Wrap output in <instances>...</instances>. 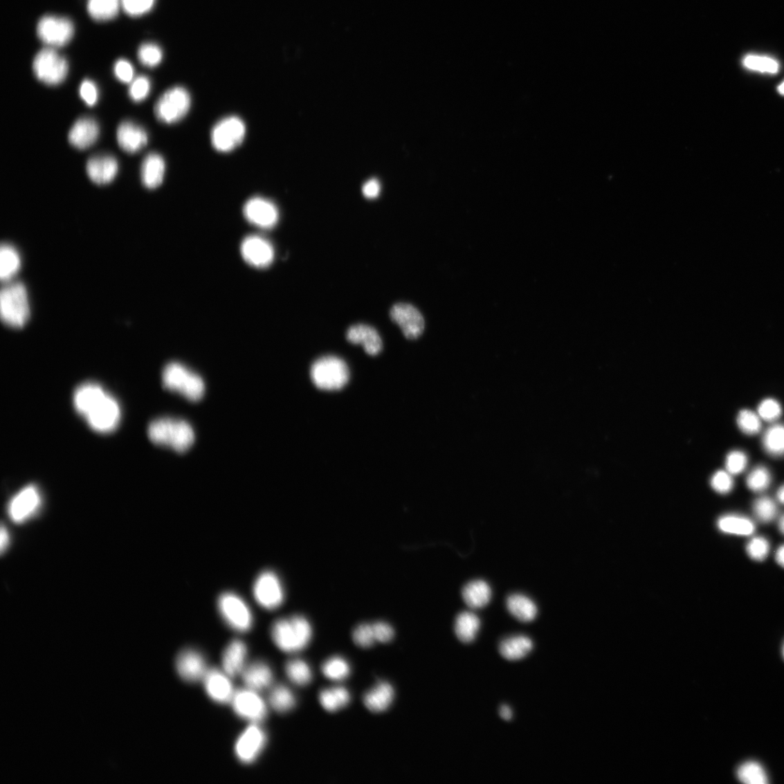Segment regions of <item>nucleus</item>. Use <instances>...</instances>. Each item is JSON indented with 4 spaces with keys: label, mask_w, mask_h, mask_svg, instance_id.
Here are the masks:
<instances>
[{
    "label": "nucleus",
    "mask_w": 784,
    "mask_h": 784,
    "mask_svg": "<svg viewBox=\"0 0 784 784\" xmlns=\"http://www.w3.org/2000/svg\"><path fill=\"white\" fill-rule=\"evenodd\" d=\"M114 73L116 78L122 82L129 83L134 78L135 70L132 65L125 59H120L114 65Z\"/></svg>",
    "instance_id": "obj_55"
},
{
    "label": "nucleus",
    "mask_w": 784,
    "mask_h": 784,
    "mask_svg": "<svg viewBox=\"0 0 784 784\" xmlns=\"http://www.w3.org/2000/svg\"><path fill=\"white\" fill-rule=\"evenodd\" d=\"M33 70L37 78L42 82L55 86L62 83L68 75L69 65L65 57L53 48H46L36 55Z\"/></svg>",
    "instance_id": "obj_8"
},
{
    "label": "nucleus",
    "mask_w": 784,
    "mask_h": 784,
    "mask_svg": "<svg viewBox=\"0 0 784 784\" xmlns=\"http://www.w3.org/2000/svg\"><path fill=\"white\" fill-rule=\"evenodd\" d=\"M374 626L376 634L377 642L388 643L393 639L394 631L390 625L386 623L379 622L374 623Z\"/></svg>",
    "instance_id": "obj_56"
},
{
    "label": "nucleus",
    "mask_w": 784,
    "mask_h": 784,
    "mask_svg": "<svg viewBox=\"0 0 784 784\" xmlns=\"http://www.w3.org/2000/svg\"><path fill=\"white\" fill-rule=\"evenodd\" d=\"M323 675L332 682H343L351 673L349 664L343 657H334L325 661L322 665Z\"/></svg>",
    "instance_id": "obj_41"
},
{
    "label": "nucleus",
    "mask_w": 784,
    "mask_h": 784,
    "mask_svg": "<svg viewBox=\"0 0 784 784\" xmlns=\"http://www.w3.org/2000/svg\"><path fill=\"white\" fill-rule=\"evenodd\" d=\"M390 316L408 338H417L424 330L425 322L421 313L410 304H394L390 310Z\"/></svg>",
    "instance_id": "obj_18"
},
{
    "label": "nucleus",
    "mask_w": 784,
    "mask_h": 784,
    "mask_svg": "<svg viewBox=\"0 0 784 784\" xmlns=\"http://www.w3.org/2000/svg\"><path fill=\"white\" fill-rule=\"evenodd\" d=\"M165 170V161L161 155L156 153L147 155L141 167L143 185L151 190L159 187L164 181Z\"/></svg>",
    "instance_id": "obj_27"
},
{
    "label": "nucleus",
    "mask_w": 784,
    "mask_h": 784,
    "mask_svg": "<svg viewBox=\"0 0 784 784\" xmlns=\"http://www.w3.org/2000/svg\"><path fill=\"white\" fill-rule=\"evenodd\" d=\"M21 258L18 250L12 246L3 244L0 250V277L6 283L16 275L21 268Z\"/></svg>",
    "instance_id": "obj_35"
},
{
    "label": "nucleus",
    "mask_w": 784,
    "mask_h": 784,
    "mask_svg": "<svg viewBox=\"0 0 784 784\" xmlns=\"http://www.w3.org/2000/svg\"><path fill=\"white\" fill-rule=\"evenodd\" d=\"M224 671L217 669L207 671L202 682L208 696L219 704L230 703L235 691L231 679Z\"/></svg>",
    "instance_id": "obj_19"
},
{
    "label": "nucleus",
    "mask_w": 784,
    "mask_h": 784,
    "mask_svg": "<svg viewBox=\"0 0 784 784\" xmlns=\"http://www.w3.org/2000/svg\"><path fill=\"white\" fill-rule=\"evenodd\" d=\"M117 141L124 152L134 154L144 149L149 141V137L140 126L130 121H125L118 127Z\"/></svg>",
    "instance_id": "obj_22"
},
{
    "label": "nucleus",
    "mask_w": 784,
    "mask_h": 784,
    "mask_svg": "<svg viewBox=\"0 0 784 784\" xmlns=\"http://www.w3.org/2000/svg\"><path fill=\"white\" fill-rule=\"evenodd\" d=\"M746 482L750 491L754 493H762L767 490L771 484V473L765 466H757L749 473Z\"/></svg>",
    "instance_id": "obj_44"
},
{
    "label": "nucleus",
    "mask_w": 784,
    "mask_h": 784,
    "mask_svg": "<svg viewBox=\"0 0 784 784\" xmlns=\"http://www.w3.org/2000/svg\"><path fill=\"white\" fill-rule=\"evenodd\" d=\"M41 502V494L35 485L25 486L9 502L8 511L10 519L16 523L26 522L38 511Z\"/></svg>",
    "instance_id": "obj_15"
},
{
    "label": "nucleus",
    "mask_w": 784,
    "mask_h": 784,
    "mask_svg": "<svg viewBox=\"0 0 784 784\" xmlns=\"http://www.w3.org/2000/svg\"><path fill=\"white\" fill-rule=\"evenodd\" d=\"M272 639L282 652L298 653L306 648L313 638L309 621L300 615L279 619L271 628Z\"/></svg>",
    "instance_id": "obj_2"
},
{
    "label": "nucleus",
    "mask_w": 784,
    "mask_h": 784,
    "mask_svg": "<svg viewBox=\"0 0 784 784\" xmlns=\"http://www.w3.org/2000/svg\"><path fill=\"white\" fill-rule=\"evenodd\" d=\"M394 698L393 687L387 682H381L365 693L363 703L370 711L379 713L386 711L392 704Z\"/></svg>",
    "instance_id": "obj_28"
},
{
    "label": "nucleus",
    "mask_w": 784,
    "mask_h": 784,
    "mask_svg": "<svg viewBox=\"0 0 784 784\" xmlns=\"http://www.w3.org/2000/svg\"><path fill=\"white\" fill-rule=\"evenodd\" d=\"M310 378L315 386L322 390L343 389L349 379L347 363L336 356H324L317 360L310 368Z\"/></svg>",
    "instance_id": "obj_6"
},
{
    "label": "nucleus",
    "mask_w": 784,
    "mask_h": 784,
    "mask_svg": "<svg viewBox=\"0 0 784 784\" xmlns=\"http://www.w3.org/2000/svg\"><path fill=\"white\" fill-rule=\"evenodd\" d=\"M350 700L349 691L342 686L324 689L319 694L320 705L329 713H336L345 708L349 704Z\"/></svg>",
    "instance_id": "obj_34"
},
{
    "label": "nucleus",
    "mask_w": 784,
    "mask_h": 784,
    "mask_svg": "<svg viewBox=\"0 0 784 784\" xmlns=\"http://www.w3.org/2000/svg\"><path fill=\"white\" fill-rule=\"evenodd\" d=\"M753 512L760 522L770 523L778 515L777 504L771 498L763 496L754 502Z\"/></svg>",
    "instance_id": "obj_42"
},
{
    "label": "nucleus",
    "mask_w": 784,
    "mask_h": 784,
    "mask_svg": "<svg viewBox=\"0 0 784 784\" xmlns=\"http://www.w3.org/2000/svg\"><path fill=\"white\" fill-rule=\"evenodd\" d=\"M348 341L354 345H361L365 352L370 355H376L383 348L382 340L377 331L370 325L357 324L352 325L347 332Z\"/></svg>",
    "instance_id": "obj_24"
},
{
    "label": "nucleus",
    "mask_w": 784,
    "mask_h": 784,
    "mask_svg": "<svg viewBox=\"0 0 784 784\" xmlns=\"http://www.w3.org/2000/svg\"><path fill=\"white\" fill-rule=\"evenodd\" d=\"M75 27L71 20L57 16L42 17L37 25L39 39L50 48L66 46L73 36Z\"/></svg>",
    "instance_id": "obj_12"
},
{
    "label": "nucleus",
    "mask_w": 784,
    "mask_h": 784,
    "mask_svg": "<svg viewBox=\"0 0 784 784\" xmlns=\"http://www.w3.org/2000/svg\"><path fill=\"white\" fill-rule=\"evenodd\" d=\"M778 526L781 534L784 536V514L781 516L778 520Z\"/></svg>",
    "instance_id": "obj_62"
},
{
    "label": "nucleus",
    "mask_w": 784,
    "mask_h": 784,
    "mask_svg": "<svg viewBox=\"0 0 784 784\" xmlns=\"http://www.w3.org/2000/svg\"><path fill=\"white\" fill-rule=\"evenodd\" d=\"M163 385L167 390L179 393L190 401H199L205 392L201 376L179 363H171L162 372Z\"/></svg>",
    "instance_id": "obj_5"
},
{
    "label": "nucleus",
    "mask_w": 784,
    "mask_h": 784,
    "mask_svg": "<svg viewBox=\"0 0 784 784\" xmlns=\"http://www.w3.org/2000/svg\"><path fill=\"white\" fill-rule=\"evenodd\" d=\"M771 545L764 537L757 536L751 538L746 546V551L752 560L763 561L770 553Z\"/></svg>",
    "instance_id": "obj_47"
},
{
    "label": "nucleus",
    "mask_w": 784,
    "mask_h": 784,
    "mask_svg": "<svg viewBox=\"0 0 784 784\" xmlns=\"http://www.w3.org/2000/svg\"><path fill=\"white\" fill-rule=\"evenodd\" d=\"M500 716L504 720H511L513 718V712L511 709L507 705L502 706L500 709Z\"/></svg>",
    "instance_id": "obj_59"
},
{
    "label": "nucleus",
    "mask_w": 784,
    "mask_h": 784,
    "mask_svg": "<svg viewBox=\"0 0 784 784\" xmlns=\"http://www.w3.org/2000/svg\"><path fill=\"white\" fill-rule=\"evenodd\" d=\"M247 655L248 648L245 643L240 640L231 641L221 657L224 671L232 678L241 675L246 666Z\"/></svg>",
    "instance_id": "obj_26"
},
{
    "label": "nucleus",
    "mask_w": 784,
    "mask_h": 784,
    "mask_svg": "<svg viewBox=\"0 0 784 784\" xmlns=\"http://www.w3.org/2000/svg\"><path fill=\"white\" fill-rule=\"evenodd\" d=\"M244 215L250 224L262 229L273 228L279 218L277 206L262 197L249 199L244 205Z\"/></svg>",
    "instance_id": "obj_17"
},
{
    "label": "nucleus",
    "mask_w": 784,
    "mask_h": 784,
    "mask_svg": "<svg viewBox=\"0 0 784 784\" xmlns=\"http://www.w3.org/2000/svg\"><path fill=\"white\" fill-rule=\"evenodd\" d=\"M259 692L248 688L235 691L231 700L234 712L251 724H259L268 716V706Z\"/></svg>",
    "instance_id": "obj_11"
},
{
    "label": "nucleus",
    "mask_w": 784,
    "mask_h": 784,
    "mask_svg": "<svg viewBox=\"0 0 784 784\" xmlns=\"http://www.w3.org/2000/svg\"><path fill=\"white\" fill-rule=\"evenodd\" d=\"M121 0H88L87 9L91 17L98 21H106L116 17Z\"/></svg>",
    "instance_id": "obj_36"
},
{
    "label": "nucleus",
    "mask_w": 784,
    "mask_h": 784,
    "mask_svg": "<svg viewBox=\"0 0 784 784\" xmlns=\"http://www.w3.org/2000/svg\"><path fill=\"white\" fill-rule=\"evenodd\" d=\"M99 132V126L93 118H82L71 127L69 140L76 149L84 150L97 141Z\"/></svg>",
    "instance_id": "obj_23"
},
{
    "label": "nucleus",
    "mask_w": 784,
    "mask_h": 784,
    "mask_svg": "<svg viewBox=\"0 0 784 784\" xmlns=\"http://www.w3.org/2000/svg\"><path fill=\"white\" fill-rule=\"evenodd\" d=\"M748 464V457L741 450H733L727 457L726 468L731 475H736L743 472Z\"/></svg>",
    "instance_id": "obj_51"
},
{
    "label": "nucleus",
    "mask_w": 784,
    "mask_h": 784,
    "mask_svg": "<svg viewBox=\"0 0 784 784\" xmlns=\"http://www.w3.org/2000/svg\"><path fill=\"white\" fill-rule=\"evenodd\" d=\"M190 106L191 98L186 89L174 86L159 98L154 112L159 122L171 125L183 120Z\"/></svg>",
    "instance_id": "obj_7"
},
{
    "label": "nucleus",
    "mask_w": 784,
    "mask_h": 784,
    "mask_svg": "<svg viewBox=\"0 0 784 784\" xmlns=\"http://www.w3.org/2000/svg\"><path fill=\"white\" fill-rule=\"evenodd\" d=\"M176 670L180 677L188 683L202 680L208 671L204 657L194 649H185L177 656Z\"/></svg>",
    "instance_id": "obj_20"
},
{
    "label": "nucleus",
    "mask_w": 784,
    "mask_h": 784,
    "mask_svg": "<svg viewBox=\"0 0 784 784\" xmlns=\"http://www.w3.org/2000/svg\"><path fill=\"white\" fill-rule=\"evenodd\" d=\"M0 313L3 322L13 329H21L30 315L26 287L21 283L6 285L0 294Z\"/></svg>",
    "instance_id": "obj_4"
},
{
    "label": "nucleus",
    "mask_w": 784,
    "mask_h": 784,
    "mask_svg": "<svg viewBox=\"0 0 784 784\" xmlns=\"http://www.w3.org/2000/svg\"><path fill=\"white\" fill-rule=\"evenodd\" d=\"M745 68L761 73H776L779 71V64L775 59L763 55H748L743 59Z\"/></svg>",
    "instance_id": "obj_43"
},
{
    "label": "nucleus",
    "mask_w": 784,
    "mask_h": 784,
    "mask_svg": "<svg viewBox=\"0 0 784 784\" xmlns=\"http://www.w3.org/2000/svg\"><path fill=\"white\" fill-rule=\"evenodd\" d=\"M80 95L87 106H95L98 100V90L96 84L89 80L83 81L80 87Z\"/></svg>",
    "instance_id": "obj_54"
},
{
    "label": "nucleus",
    "mask_w": 784,
    "mask_h": 784,
    "mask_svg": "<svg viewBox=\"0 0 784 784\" xmlns=\"http://www.w3.org/2000/svg\"><path fill=\"white\" fill-rule=\"evenodd\" d=\"M480 626L477 615L471 612H463L456 617L455 632L458 640L464 644H470L475 640Z\"/></svg>",
    "instance_id": "obj_33"
},
{
    "label": "nucleus",
    "mask_w": 784,
    "mask_h": 784,
    "mask_svg": "<svg viewBox=\"0 0 784 784\" xmlns=\"http://www.w3.org/2000/svg\"><path fill=\"white\" fill-rule=\"evenodd\" d=\"M286 674L293 684L305 686L312 682L313 675L311 668L304 660L294 659L289 661L285 667Z\"/></svg>",
    "instance_id": "obj_38"
},
{
    "label": "nucleus",
    "mask_w": 784,
    "mask_h": 784,
    "mask_svg": "<svg viewBox=\"0 0 784 784\" xmlns=\"http://www.w3.org/2000/svg\"><path fill=\"white\" fill-rule=\"evenodd\" d=\"M507 605L511 614L522 623H531L538 615L536 604L523 594H515L509 596Z\"/></svg>",
    "instance_id": "obj_31"
},
{
    "label": "nucleus",
    "mask_w": 784,
    "mask_h": 784,
    "mask_svg": "<svg viewBox=\"0 0 784 784\" xmlns=\"http://www.w3.org/2000/svg\"><path fill=\"white\" fill-rule=\"evenodd\" d=\"M778 91L782 95H784V82L778 87Z\"/></svg>",
    "instance_id": "obj_63"
},
{
    "label": "nucleus",
    "mask_w": 784,
    "mask_h": 784,
    "mask_svg": "<svg viewBox=\"0 0 784 784\" xmlns=\"http://www.w3.org/2000/svg\"><path fill=\"white\" fill-rule=\"evenodd\" d=\"M147 436L156 446L167 447L177 453H185L195 441L193 428L185 421L162 418L152 421Z\"/></svg>",
    "instance_id": "obj_3"
},
{
    "label": "nucleus",
    "mask_w": 784,
    "mask_h": 784,
    "mask_svg": "<svg viewBox=\"0 0 784 784\" xmlns=\"http://www.w3.org/2000/svg\"><path fill=\"white\" fill-rule=\"evenodd\" d=\"M737 423L739 428L748 435H756L761 430L760 417L749 410H743L738 413Z\"/></svg>",
    "instance_id": "obj_45"
},
{
    "label": "nucleus",
    "mask_w": 784,
    "mask_h": 784,
    "mask_svg": "<svg viewBox=\"0 0 784 784\" xmlns=\"http://www.w3.org/2000/svg\"><path fill=\"white\" fill-rule=\"evenodd\" d=\"M775 558L777 564L784 568V544L781 545L776 551Z\"/></svg>",
    "instance_id": "obj_60"
},
{
    "label": "nucleus",
    "mask_w": 784,
    "mask_h": 784,
    "mask_svg": "<svg viewBox=\"0 0 784 784\" xmlns=\"http://www.w3.org/2000/svg\"><path fill=\"white\" fill-rule=\"evenodd\" d=\"M462 596L464 602L471 610L485 608L492 598V590L489 585L484 581H473L463 588Z\"/></svg>",
    "instance_id": "obj_29"
},
{
    "label": "nucleus",
    "mask_w": 784,
    "mask_h": 784,
    "mask_svg": "<svg viewBox=\"0 0 784 784\" xmlns=\"http://www.w3.org/2000/svg\"><path fill=\"white\" fill-rule=\"evenodd\" d=\"M246 126L238 116H231L218 122L211 131V141L215 149L228 153L233 151L244 141Z\"/></svg>",
    "instance_id": "obj_10"
},
{
    "label": "nucleus",
    "mask_w": 784,
    "mask_h": 784,
    "mask_svg": "<svg viewBox=\"0 0 784 784\" xmlns=\"http://www.w3.org/2000/svg\"><path fill=\"white\" fill-rule=\"evenodd\" d=\"M363 193L366 198H376L380 193V185L375 180L368 181L363 188Z\"/></svg>",
    "instance_id": "obj_57"
},
{
    "label": "nucleus",
    "mask_w": 784,
    "mask_h": 784,
    "mask_svg": "<svg viewBox=\"0 0 784 784\" xmlns=\"http://www.w3.org/2000/svg\"><path fill=\"white\" fill-rule=\"evenodd\" d=\"M0 539H1V541H0V545H0L1 546V552L4 553V551L7 549V547L8 546L10 539L8 530L3 525L1 527V536H0Z\"/></svg>",
    "instance_id": "obj_58"
},
{
    "label": "nucleus",
    "mask_w": 784,
    "mask_h": 784,
    "mask_svg": "<svg viewBox=\"0 0 784 784\" xmlns=\"http://www.w3.org/2000/svg\"><path fill=\"white\" fill-rule=\"evenodd\" d=\"M138 58L143 66L154 68L161 62L163 53L157 44L154 43H145L142 44L139 48Z\"/></svg>",
    "instance_id": "obj_46"
},
{
    "label": "nucleus",
    "mask_w": 784,
    "mask_h": 784,
    "mask_svg": "<svg viewBox=\"0 0 784 784\" xmlns=\"http://www.w3.org/2000/svg\"><path fill=\"white\" fill-rule=\"evenodd\" d=\"M534 649V643L525 635L511 636L501 641L499 646L500 655L509 661L521 660Z\"/></svg>",
    "instance_id": "obj_30"
},
{
    "label": "nucleus",
    "mask_w": 784,
    "mask_h": 784,
    "mask_svg": "<svg viewBox=\"0 0 784 784\" xmlns=\"http://www.w3.org/2000/svg\"><path fill=\"white\" fill-rule=\"evenodd\" d=\"M151 88V82L149 78L145 76L138 77L131 82L129 95L133 101L140 102L149 96Z\"/></svg>",
    "instance_id": "obj_49"
},
{
    "label": "nucleus",
    "mask_w": 784,
    "mask_h": 784,
    "mask_svg": "<svg viewBox=\"0 0 784 784\" xmlns=\"http://www.w3.org/2000/svg\"><path fill=\"white\" fill-rule=\"evenodd\" d=\"M73 403L77 412L95 432L109 434L120 423V403L98 383H82L73 394Z\"/></svg>",
    "instance_id": "obj_1"
},
{
    "label": "nucleus",
    "mask_w": 784,
    "mask_h": 784,
    "mask_svg": "<svg viewBox=\"0 0 784 784\" xmlns=\"http://www.w3.org/2000/svg\"><path fill=\"white\" fill-rule=\"evenodd\" d=\"M118 165L116 158L111 155L95 156L88 160L86 172L90 179L99 185L111 183L118 173Z\"/></svg>",
    "instance_id": "obj_21"
},
{
    "label": "nucleus",
    "mask_w": 784,
    "mask_h": 784,
    "mask_svg": "<svg viewBox=\"0 0 784 784\" xmlns=\"http://www.w3.org/2000/svg\"><path fill=\"white\" fill-rule=\"evenodd\" d=\"M253 594L257 602L265 610H274L283 603L284 591L278 576L271 571L261 573L255 583Z\"/></svg>",
    "instance_id": "obj_13"
},
{
    "label": "nucleus",
    "mask_w": 784,
    "mask_h": 784,
    "mask_svg": "<svg viewBox=\"0 0 784 784\" xmlns=\"http://www.w3.org/2000/svg\"><path fill=\"white\" fill-rule=\"evenodd\" d=\"M718 527L724 534L738 536H749L756 531V525L749 518L738 514H728L720 517Z\"/></svg>",
    "instance_id": "obj_32"
},
{
    "label": "nucleus",
    "mask_w": 784,
    "mask_h": 784,
    "mask_svg": "<svg viewBox=\"0 0 784 784\" xmlns=\"http://www.w3.org/2000/svg\"><path fill=\"white\" fill-rule=\"evenodd\" d=\"M776 496L781 504L784 505V485L779 488Z\"/></svg>",
    "instance_id": "obj_61"
},
{
    "label": "nucleus",
    "mask_w": 784,
    "mask_h": 784,
    "mask_svg": "<svg viewBox=\"0 0 784 784\" xmlns=\"http://www.w3.org/2000/svg\"><path fill=\"white\" fill-rule=\"evenodd\" d=\"M241 253L246 263L257 268L268 267L275 256L272 244L258 235H248L244 239Z\"/></svg>",
    "instance_id": "obj_16"
},
{
    "label": "nucleus",
    "mask_w": 784,
    "mask_h": 784,
    "mask_svg": "<svg viewBox=\"0 0 784 784\" xmlns=\"http://www.w3.org/2000/svg\"><path fill=\"white\" fill-rule=\"evenodd\" d=\"M758 412L761 419L772 422L781 417L782 408L776 399H766L758 406Z\"/></svg>",
    "instance_id": "obj_50"
},
{
    "label": "nucleus",
    "mask_w": 784,
    "mask_h": 784,
    "mask_svg": "<svg viewBox=\"0 0 784 784\" xmlns=\"http://www.w3.org/2000/svg\"><path fill=\"white\" fill-rule=\"evenodd\" d=\"M241 676L246 688L257 692L268 689L273 682L272 669L261 661L246 664Z\"/></svg>",
    "instance_id": "obj_25"
},
{
    "label": "nucleus",
    "mask_w": 784,
    "mask_h": 784,
    "mask_svg": "<svg viewBox=\"0 0 784 784\" xmlns=\"http://www.w3.org/2000/svg\"><path fill=\"white\" fill-rule=\"evenodd\" d=\"M217 605L221 617L233 630L246 632L253 627V614L248 605L239 596L233 593L221 594L218 599Z\"/></svg>",
    "instance_id": "obj_9"
},
{
    "label": "nucleus",
    "mask_w": 784,
    "mask_h": 784,
    "mask_svg": "<svg viewBox=\"0 0 784 784\" xmlns=\"http://www.w3.org/2000/svg\"><path fill=\"white\" fill-rule=\"evenodd\" d=\"M155 0H121V5L126 13L131 17H140L150 11Z\"/></svg>",
    "instance_id": "obj_52"
},
{
    "label": "nucleus",
    "mask_w": 784,
    "mask_h": 784,
    "mask_svg": "<svg viewBox=\"0 0 784 784\" xmlns=\"http://www.w3.org/2000/svg\"><path fill=\"white\" fill-rule=\"evenodd\" d=\"M713 489L720 494H728L733 488L732 475L727 471H718L710 481Z\"/></svg>",
    "instance_id": "obj_53"
},
{
    "label": "nucleus",
    "mask_w": 784,
    "mask_h": 784,
    "mask_svg": "<svg viewBox=\"0 0 784 784\" xmlns=\"http://www.w3.org/2000/svg\"><path fill=\"white\" fill-rule=\"evenodd\" d=\"M352 639L355 644L361 648L372 647L377 642L374 624H362L354 629Z\"/></svg>",
    "instance_id": "obj_48"
},
{
    "label": "nucleus",
    "mask_w": 784,
    "mask_h": 784,
    "mask_svg": "<svg viewBox=\"0 0 784 784\" xmlns=\"http://www.w3.org/2000/svg\"><path fill=\"white\" fill-rule=\"evenodd\" d=\"M266 744H267V735L258 724L253 723L236 741L235 756L244 764H251L260 756Z\"/></svg>",
    "instance_id": "obj_14"
},
{
    "label": "nucleus",
    "mask_w": 784,
    "mask_h": 784,
    "mask_svg": "<svg viewBox=\"0 0 784 784\" xmlns=\"http://www.w3.org/2000/svg\"><path fill=\"white\" fill-rule=\"evenodd\" d=\"M783 658H784V645H783Z\"/></svg>",
    "instance_id": "obj_64"
},
{
    "label": "nucleus",
    "mask_w": 784,
    "mask_h": 784,
    "mask_svg": "<svg viewBox=\"0 0 784 784\" xmlns=\"http://www.w3.org/2000/svg\"><path fill=\"white\" fill-rule=\"evenodd\" d=\"M737 778L747 784L768 783V776L764 767L756 761H747L738 767Z\"/></svg>",
    "instance_id": "obj_39"
},
{
    "label": "nucleus",
    "mask_w": 784,
    "mask_h": 784,
    "mask_svg": "<svg viewBox=\"0 0 784 784\" xmlns=\"http://www.w3.org/2000/svg\"><path fill=\"white\" fill-rule=\"evenodd\" d=\"M269 704L279 713H286L292 710L295 704V695L286 686L279 685L271 690L269 695Z\"/></svg>",
    "instance_id": "obj_37"
},
{
    "label": "nucleus",
    "mask_w": 784,
    "mask_h": 784,
    "mask_svg": "<svg viewBox=\"0 0 784 784\" xmlns=\"http://www.w3.org/2000/svg\"><path fill=\"white\" fill-rule=\"evenodd\" d=\"M765 450L773 456L784 455V425L775 424L768 428L763 437Z\"/></svg>",
    "instance_id": "obj_40"
}]
</instances>
